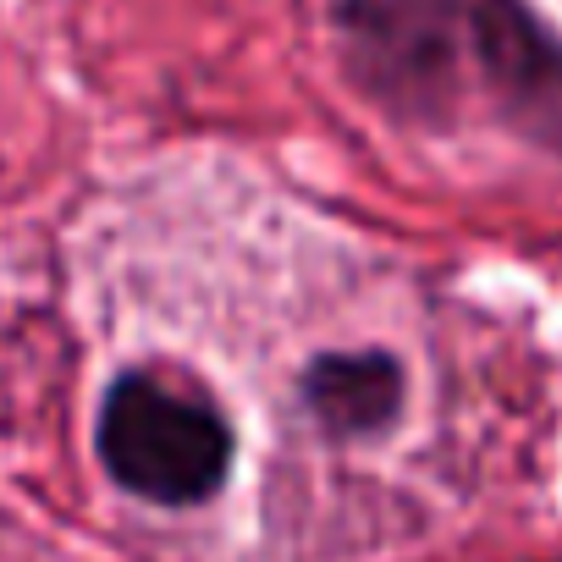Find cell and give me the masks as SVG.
<instances>
[{"mask_svg":"<svg viewBox=\"0 0 562 562\" xmlns=\"http://www.w3.org/2000/svg\"><path fill=\"white\" fill-rule=\"evenodd\" d=\"M94 452L127 496L149 507H199L226 485L237 436L199 386L155 370H122L105 386Z\"/></svg>","mask_w":562,"mask_h":562,"instance_id":"1","label":"cell"},{"mask_svg":"<svg viewBox=\"0 0 562 562\" xmlns=\"http://www.w3.org/2000/svg\"><path fill=\"white\" fill-rule=\"evenodd\" d=\"M348 78L397 122H447L463 89L474 0H326Z\"/></svg>","mask_w":562,"mask_h":562,"instance_id":"2","label":"cell"},{"mask_svg":"<svg viewBox=\"0 0 562 562\" xmlns=\"http://www.w3.org/2000/svg\"><path fill=\"white\" fill-rule=\"evenodd\" d=\"M469 61L496 111L529 144L562 155V34L529 0H474Z\"/></svg>","mask_w":562,"mask_h":562,"instance_id":"3","label":"cell"},{"mask_svg":"<svg viewBox=\"0 0 562 562\" xmlns=\"http://www.w3.org/2000/svg\"><path fill=\"white\" fill-rule=\"evenodd\" d=\"M304 408L310 419L337 436V441H370L386 436L408 403V375L386 348H359V353H321L310 359L304 381Z\"/></svg>","mask_w":562,"mask_h":562,"instance_id":"4","label":"cell"},{"mask_svg":"<svg viewBox=\"0 0 562 562\" xmlns=\"http://www.w3.org/2000/svg\"><path fill=\"white\" fill-rule=\"evenodd\" d=\"M546 562H562V557H546Z\"/></svg>","mask_w":562,"mask_h":562,"instance_id":"5","label":"cell"}]
</instances>
